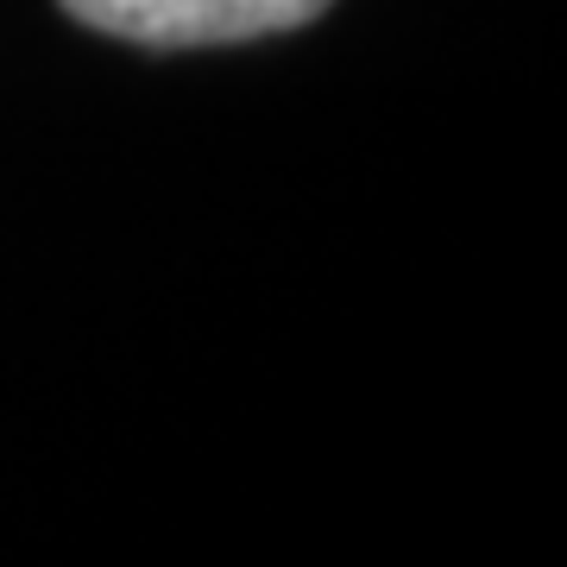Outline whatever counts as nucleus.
Listing matches in <instances>:
<instances>
[{
	"instance_id": "nucleus-1",
	"label": "nucleus",
	"mask_w": 567,
	"mask_h": 567,
	"mask_svg": "<svg viewBox=\"0 0 567 567\" xmlns=\"http://www.w3.org/2000/svg\"><path fill=\"white\" fill-rule=\"evenodd\" d=\"M334 0H63V13L107 39L189 51V44H240L265 32L322 20Z\"/></svg>"
}]
</instances>
